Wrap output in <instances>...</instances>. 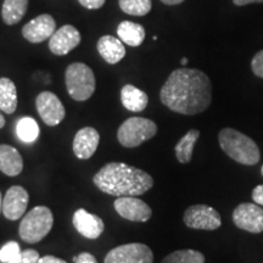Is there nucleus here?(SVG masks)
I'll use <instances>...</instances> for the list:
<instances>
[{
  "instance_id": "dca6fc26",
  "label": "nucleus",
  "mask_w": 263,
  "mask_h": 263,
  "mask_svg": "<svg viewBox=\"0 0 263 263\" xmlns=\"http://www.w3.org/2000/svg\"><path fill=\"white\" fill-rule=\"evenodd\" d=\"M100 143V134L93 127H84L76 133L73 139V153L77 159L89 160L97 151Z\"/></svg>"
},
{
  "instance_id": "aec40b11",
  "label": "nucleus",
  "mask_w": 263,
  "mask_h": 263,
  "mask_svg": "<svg viewBox=\"0 0 263 263\" xmlns=\"http://www.w3.org/2000/svg\"><path fill=\"white\" fill-rule=\"evenodd\" d=\"M118 38L129 47H139L145 39V28L139 24L123 21L117 27Z\"/></svg>"
},
{
  "instance_id": "a878e982",
  "label": "nucleus",
  "mask_w": 263,
  "mask_h": 263,
  "mask_svg": "<svg viewBox=\"0 0 263 263\" xmlns=\"http://www.w3.org/2000/svg\"><path fill=\"white\" fill-rule=\"evenodd\" d=\"M118 4L124 14L132 16H145L153 8L151 0H118Z\"/></svg>"
},
{
  "instance_id": "ddd939ff",
  "label": "nucleus",
  "mask_w": 263,
  "mask_h": 263,
  "mask_svg": "<svg viewBox=\"0 0 263 263\" xmlns=\"http://www.w3.org/2000/svg\"><path fill=\"white\" fill-rule=\"evenodd\" d=\"M29 201L28 192L24 186L14 185L9 188L3 199V215L10 221H17L25 215Z\"/></svg>"
},
{
  "instance_id": "2eb2a0df",
  "label": "nucleus",
  "mask_w": 263,
  "mask_h": 263,
  "mask_svg": "<svg viewBox=\"0 0 263 263\" xmlns=\"http://www.w3.org/2000/svg\"><path fill=\"white\" fill-rule=\"evenodd\" d=\"M73 227L87 239H98L104 233L105 224L100 217L85 211L84 209H78L72 217Z\"/></svg>"
},
{
  "instance_id": "0eeeda50",
  "label": "nucleus",
  "mask_w": 263,
  "mask_h": 263,
  "mask_svg": "<svg viewBox=\"0 0 263 263\" xmlns=\"http://www.w3.org/2000/svg\"><path fill=\"white\" fill-rule=\"evenodd\" d=\"M183 221L188 228L216 230L222 226L221 215L211 206L193 205L184 212Z\"/></svg>"
},
{
  "instance_id": "bb28decb",
  "label": "nucleus",
  "mask_w": 263,
  "mask_h": 263,
  "mask_svg": "<svg viewBox=\"0 0 263 263\" xmlns=\"http://www.w3.org/2000/svg\"><path fill=\"white\" fill-rule=\"evenodd\" d=\"M21 252L20 245L16 241H9L0 249V262L9 263Z\"/></svg>"
},
{
  "instance_id": "f257e3e1",
  "label": "nucleus",
  "mask_w": 263,
  "mask_h": 263,
  "mask_svg": "<svg viewBox=\"0 0 263 263\" xmlns=\"http://www.w3.org/2000/svg\"><path fill=\"white\" fill-rule=\"evenodd\" d=\"M161 103L173 112L193 116L212 103V83L209 76L196 68L174 70L160 90Z\"/></svg>"
},
{
  "instance_id": "5701e85b",
  "label": "nucleus",
  "mask_w": 263,
  "mask_h": 263,
  "mask_svg": "<svg viewBox=\"0 0 263 263\" xmlns=\"http://www.w3.org/2000/svg\"><path fill=\"white\" fill-rule=\"evenodd\" d=\"M200 137V132L197 129H190L185 136L180 138V140L177 143L176 147V156L177 160L180 163H188L193 159V151L195 146L197 139Z\"/></svg>"
},
{
  "instance_id": "c85d7f7f",
  "label": "nucleus",
  "mask_w": 263,
  "mask_h": 263,
  "mask_svg": "<svg viewBox=\"0 0 263 263\" xmlns=\"http://www.w3.org/2000/svg\"><path fill=\"white\" fill-rule=\"evenodd\" d=\"M252 72L259 78H263V50L258 51L251 61Z\"/></svg>"
},
{
  "instance_id": "c9c22d12",
  "label": "nucleus",
  "mask_w": 263,
  "mask_h": 263,
  "mask_svg": "<svg viewBox=\"0 0 263 263\" xmlns=\"http://www.w3.org/2000/svg\"><path fill=\"white\" fill-rule=\"evenodd\" d=\"M4 124H5V118L2 114H0V128L4 127Z\"/></svg>"
},
{
  "instance_id": "6e6552de",
  "label": "nucleus",
  "mask_w": 263,
  "mask_h": 263,
  "mask_svg": "<svg viewBox=\"0 0 263 263\" xmlns=\"http://www.w3.org/2000/svg\"><path fill=\"white\" fill-rule=\"evenodd\" d=\"M154 254L145 244L132 242L120 245L108 251L105 263H153Z\"/></svg>"
},
{
  "instance_id": "f8f14e48",
  "label": "nucleus",
  "mask_w": 263,
  "mask_h": 263,
  "mask_svg": "<svg viewBox=\"0 0 263 263\" xmlns=\"http://www.w3.org/2000/svg\"><path fill=\"white\" fill-rule=\"evenodd\" d=\"M57 29V22L49 14L39 15L38 17L31 20L22 28V35L26 41L33 44H38L47 39H50Z\"/></svg>"
},
{
  "instance_id": "b1692460",
  "label": "nucleus",
  "mask_w": 263,
  "mask_h": 263,
  "mask_svg": "<svg viewBox=\"0 0 263 263\" xmlns=\"http://www.w3.org/2000/svg\"><path fill=\"white\" fill-rule=\"evenodd\" d=\"M16 133L25 143H33L39 136V126L32 117H22L16 126Z\"/></svg>"
},
{
  "instance_id": "473e14b6",
  "label": "nucleus",
  "mask_w": 263,
  "mask_h": 263,
  "mask_svg": "<svg viewBox=\"0 0 263 263\" xmlns=\"http://www.w3.org/2000/svg\"><path fill=\"white\" fill-rule=\"evenodd\" d=\"M37 263H67L65 259H61L59 257H55V256L48 255V256H43L38 259Z\"/></svg>"
},
{
  "instance_id": "4be33fe9",
  "label": "nucleus",
  "mask_w": 263,
  "mask_h": 263,
  "mask_svg": "<svg viewBox=\"0 0 263 263\" xmlns=\"http://www.w3.org/2000/svg\"><path fill=\"white\" fill-rule=\"evenodd\" d=\"M28 0H5L3 4L2 16L6 25L18 24L27 12Z\"/></svg>"
},
{
  "instance_id": "39448f33",
  "label": "nucleus",
  "mask_w": 263,
  "mask_h": 263,
  "mask_svg": "<svg viewBox=\"0 0 263 263\" xmlns=\"http://www.w3.org/2000/svg\"><path fill=\"white\" fill-rule=\"evenodd\" d=\"M65 82L68 94L76 101L88 100L97 85L93 70L83 62H73L66 68Z\"/></svg>"
},
{
  "instance_id": "9d476101",
  "label": "nucleus",
  "mask_w": 263,
  "mask_h": 263,
  "mask_svg": "<svg viewBox=\"0 0 263 263\" xmlns=\"http://www.w3.org/2000/svg\"><path fill=\"white\" fill-rule=\"evenodd\" d=\"M35 106L39 116L47 126H58L66 116L65 106L60 99L51 91H42L35 99Z\"/></svg>"
},
{
  "instance_id": "7c9ffc66",
  "label": "nucleus",
  "mask_w": 263,
  "mask_h": 263,
  "mask_svg": "<svg viewBox=\"0 0 263 263\" xmlns=\"http://www.w3.org/2000/svg\"><path fill=\"white\" fill-rule=\"evenodd\" d=\"M73 261L74 263H98L97 258L89 252H82L77 257L73 258Z\"/></svg>"
},
{
  "instance_id": "423d86ee",
  "label": "nucleus",
  "mask_w": 263,
  "mask_h": 263,
  "mask_svg": "<svg viewBox=\"0 0 263 263\" xmlns=\"http://www.w3.org/2000/svg\"><path fill=\"white\" fill-rule=\"evenodd\" d=\"M157 133V126L153 120L145 117H130L121 124L117 139L127 149H133L153 139Z\"/></svg>"
},
{
  "instance_id": "e433bc0d",
  "label": "nucleus",
  "mask_w": 263,
  "mask_h": 263,
  "mask_svg": "<svg viewBox=\"0 0 263 263\" xmlns=\"http://www.w3.org/2000/svg\"><path fill=\"white\" fill-rule=\"evenodd\" d=\"M3 199H4V197L2 196V193H0V213L3 212Z\"/></svg>"
},
{
  "instance_id": "2f4dec72",
  "label": "nucleus",
  "mask_w": 263,
  "mask_h": 263,
  "mask_svg": "<svg viewBox=\"0 0 263 263\" xmlns=\"http://www.w3.org/2000/svg\"><path fill=\"white\" fill-rule=\"evenodd\" d=\"M252 200L259 206H263V184L256 186L252 192Z\"/></svg>"
},
{
  "instance_id": "1a4fd4ad",
  "label": "nucleus",
  "mask_w": 263,
  "mask_h": 263,
  "mask_svg": "<svg viewBox=\"0 0 263 263\" xmlns=\"http://www.w3.org/2000/svg\"><path fill=\"white\" fill-rule=\"evenodd\" d=\"M233 222L239 229L249 233L263 232V209L257 203L244 202L235 207L233 212Z\"/></svg>"
},
{
  "instance_id": "f704fd0d",
  "label": "nucleus",
  "mask_w": 263,
  "mask_h": 263,
  "mask_svg": "<svg viewBox=\"0 0 263 263\" xmlns=\"http://www.w3.org/2000/svg\"><path fill=\"white\" fill-rule=\"evenodd\" d=\"M161 2L166 5H178L182 4L184 0H161Z\"/></svg>"
},
{
  "instance_id": "20e7f679",
  "label": "nucleus",
  "mask_w": 263,
  "mask_h": 263,
  "mask_svg": "<svg viewBox=\"0 0 263 263\" xmlns=\"http://www.w3.org/2000/svg\"><path fill=\"white\" fill-rule=\"evenodd\" d=\"M52 223H54V217L49 207H34L20 223V236L27 244H35L49 234L52 228Z\"/></svg>"
},
{
  "instance_id": "4c0bfd02",
  "label": "nucleus",
  "mask_w": 263,
  "mask_h": 263,
  "mask_svg": "<svg viewBox=\"0 0 263 263\" xmlns=\"http://www.w3.org/2000/svg\"><path fill=\"white\" fill-rule=\"evenodd\" d=\"M180 64H182L183 66H185L186 64H188V59H186V58H183V59H182V61H180Z\"/></svg>"
},
{
  "instance_id": "393cba45",
  "label": "nucleus",
  "mask_w": 263,
  "mask_h": 263,
  "mask_svg": "<svg viewBox=\"0 0 263 263\" xmlns=\"http://www.w3.org/2000/svg\"><path fill=\"white\" fill-rule=\"evenodd\" d=\"M161 263H205V256L196 250H178L167 255Z\"/></svg>"
},
{
  "instance_id": "9b49d317",
  "label": "nucleus",
  "mask_w": 263,
  "mask_h": 263,
  "mask_svg": "<svg viewBox=\"0 0 263 263\" xmlns=\"http://www.w3.org/2000/svg\"><path fill=\"white\" fill-rule=\"evenodd\" d=\"M114 207L122 218L130 222H147L153 216V210L145 201L134 196H121L115 200Z\"/></svg>"
},
{
  "instance_id": "4468645a",
  "label": "nucleus",
  "mask_w": 263,
  "mask_h": 263,
  "mask_svg": "<svg viewBox=\"0 0 263 263\" xmlns=\"http://www.w3.org/2000/svg\"><path fill=\"white\" fill-rule=\"evenodd\" d=\"M81 43V33L74 26L65 25L55 31L49 39V49L54 55L64 57L77 48Z\"/></svg>"
},
{
  "instance_id": "a211bd4d",
  "label": "nucleus",
  "mask_w": 263,
  "mask_h": 263,
  "mask_svg": "<svg viewBox=\"0 0 263 263\" xmlns=\"http://www.w3.org/2000/svg\"><path fill=\"white\" fill-rule=\"evenodd\" d=\"M24 170V160L21 154L14 146L0 145V171L9 177H16Z\"/></svg>"
},
{
  "instance_id": "412c9836",
  "label": "nucleus",
  "mask_w": 263,
  "mask_h": 263,
  "mask_svg": "<svg viewBox=\"0 0 263 263\" xmlns=\"http://www.w3.org/2000/svg\"><path fill=\"white\" fill-rule=\"evenodd\" d=\"M17 108V89L10 78H0V110L5 114H14Z\"/></svg>"
},
{
  "instance_id": "6ab92c4d",
  "label": "nucleus",
  "mask_w": 263,
  "mask_h": 263,
  "mask_svg": "<svg viewBox=\"0 0 263 263\" xmlns=\"http://www.w3.org/2000/svg\"><path fill=\"white\" fill-rule=\"evenodd\" d=\"M121 101L122 105L132 112H140L145 110L149 104V98L145 91L132 84H126L121 89Z\"/></svg>"
},
{
  "instance_id": "f03ea898",
  "label": "nucleus",
  "mask_w": 263,
  "mask_h": 263,
  "mask_svg": "<svg viewBox=\"0 0 263 263\" xmlns=\"http://www.w3.org/2000/svg\"><path fill=\"white\" fill-rule=\"evenodd\" d=\"M93 183L99 190L112 196H139L154 186L145 171L123 162H110L95 174Z\"/></svg>"
},
{
  "instance_id": "58836bf2",
  "label": "nucleus",
  "mask_w": 263,
  "mask_h": 263,
  "mask_svg": "<svg viewBox=\"0 0 263 263\" xmlns=\"http://www.w3.org/2000/svg\"><path fill=\"white\" fill-rule=\"evenodd\" d=\"M261 173H262V176H263V164H262V168H261Z\"/></svg>"
},
{
  "instance_id": "cd10ccee",
  "label": "nucleus",
  "mask_w": 263,
  "mask_h": 263,
  "mask_svg": "<svg viewBox=\"0 0 263 263\" xmlns=\"http://www.w3.org/2000/svg\"><path fill=\"white\" fill-rule=\"evenodd\" d=\"M39 258L41 257H39L38 251H35V250L33 249H28L20 252V254L9 263H37Z\"/></svg>"
},
{
  "instance_id": "72a5a7b5",
  "label": "nucleus",
  "mask_w": 263,
  "mask_h": 263,
  "mask_svg": "<svg viewBox=\"0 0 263 263\" xmlns=\"http://www.w3.org/2000/svg\"><path fill=\"white\" fill-rule=\"evenodd\" d=\"M236 6H244L248 4H262L263 0H233Z\"/></svg>"
},
{
  "instance_id": "c756f323",
  "label": "nucleus",
  "mask_w": 263,
  "mask_h": 263,
  "mask_svg": "<svg viewBox=\"0 0 263 263\" xmlns=\"http://www.w3.org/2000/svg\"><path fill=\"white\" fill-rule=\"evenodd\" d=\"M78 2H80V4L85 9L98 10L103 8L106 0H78Z\"/></svg>"
},
{
  "instance_id": "f3484780",
  "label": "nucleus",
  "mask_w": 263,
  "mask_h": 263,
  "mask_svg": "<svg viewBox=\"0 0 263 263\" xmlns=\"http://www.w3.org/2000/svg\"><path fill=\"white\" fill-rule=\"evenodd\" d=\"M97 49L100 57L110 65L118 64L126 57V48L123 42L114 35H103L98 41Z\"/></svg>"
},
{
  "instance_id": "7ed1b4c3",
  "label": "nucleus",
  "mask_w": 263,
  "mask_h": 263,
  "mask_svg": "<svg viewBox=\"0 0 263 263\" xmlns=\"http://www.w3.org/2000/svg\"><path fill=\"white\" fill-rule=\"evenodd\" d=\"M221 149L236 162L254 166L261 159L257 144L251 138L233 128H223L218 134Z\"/></svg>"
}]
</instances>
